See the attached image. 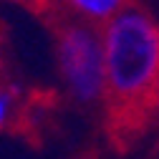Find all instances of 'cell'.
<instances>
[{
  "mask_svg": "<svg viewBox=\"0 0 159 159\" xmlns=\"http://www.w3.org/2000/svg\"><path fill=\"white\" fill-rule=\"evenodd\" d=\"M25 5H33V8H43L46 3H51V0H23Z\"/></svg>",
  "mask_w": 159,
  "mask_h": 159,
  "instance_id": "cell-5",
  "label": "cell"
},
{
  "mask_svg": "<svg viewBox=\"0 0 159 159\" xmlns=\"http://www.w3.org/2000/svg\"><path fill=\"white\" fill-rule=\"evenodd\" d=\"M53 51L66 93L81 106L101 104L104 43L101 30L68 15L53 23Z\"/></svg>",
  "mask_w": 159,
  "mask_h": 159,
  "instance_id": "cell-2",
  "label": "cell"
},
{
  "mask_svg": "<svg viewBox=\"0 0 159 159\" xmlns=\"http://www.w3.org/2000/svg\"><path fill=\"white\" fill-rule=\"evenodd\" d=\"M63 5L78 20L91 25H104L124 8L134 5V0H63Z\"/></svg>",
  "mask_w": 159,
  "mask_h": 159,
  "instance_id": "cell-3",
  "label": "cell"
},
{
  "mask_svg": "<svg viewBox=\"0 0 159 159\" xmlns=\"http://www.w3.org/2000/svg\"><path fill=\"white\" fill-rule=\"evenodd\" d=\"M28 111V96L23 84L15 78H3L0 81V131L18 129V121Z\"/></svg>",
  "mask_w": 159,
  "mask_h": 159,
  "instance_id": "cell-4",
  "label": "cell"
},
{
  "mask_svg": "<svg viewBox=\"0 0 159 159\" xmlns=\"http://www.w3.org/2000/svg\"><path fill=\"white\" fill-rule=\"evenodd\" d=\"M152 159H159V139L154 142V149H152Z\"/></svg>",
  "mask_w": 159,
  "mask_h": 159,
  "instance_id": "cell-6",
  "label": "cell"
},
{
  "mask_svg": "<svg viewBox=\"0 0 159 159\" xmlns=\"http://www.w3.org/2000/svg\"><path fill=\"white\" fill-rule=\"evenodd\" d=\"M104 131L114 149H134L159 124V23L129 5L101 25Z\"/></svg>",
  "mask_w": 159,
  "mask_h": 159,
  "instance_id": "cell-1",
  "label": "cell"
}]
</instances>
